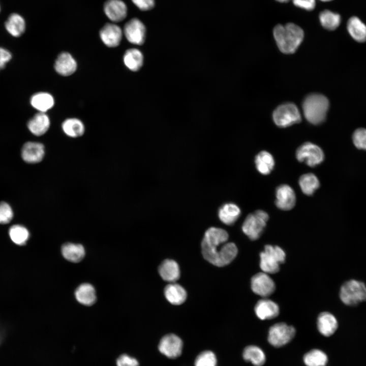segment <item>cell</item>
Instances as JSON below:
<instances>
[{
    "label": "cell",
    "mask_w": 366,
    "mask_h": 366,
    "mask_svg": "<svg viewBox=\"0 0 366 366\" xmlns=\"http://www.w3.org/2000/svg\"><path fill=\"white\" fill-rule=\"evenodd\" d=\"M352 139L357 149L366 150V129L360 128L356 129L352 134Z\"/></svg>",
    "instance_id": "obj_40"
},
{
    "label": "cell",
    "mask_w": 366,
    "mask_h": 366,
    "mask_svg": "<svg viewBox=\"0 0 366 366\" xmlns=\"http://www.w3.org/2000/svg\"><path fill=\"white\" fill-rule=\"evenodd\" d=\"M277 1H278L281 3H286L289 2L290 0H276Z\"/></svg>",
    "instance_id": "obj_46"
},
{
    "label": "cell",
    "mask_w": 366,
    "mask_h": 366,
    "mask_svg": "<svg viewBox=\"0 0 366 366\" xmlns=\"http://www.w3.org/2000/svg\"><path fill=\"white\" fill-rule=\"evenodd\" d=\"M122 36L121 28L114 23L106 24L100 31L101 40L109 47L117 46L121 40Z\"/></svg>",
    "instance_id": "obj_17"
},
{
    "label": "cell",
    "mask_w": 366,
    "mask_h": 366,
    "mask_svg": "<svg viewBox=\"0 0 366 366\" xmlns=\"http://www.w3.org/2000/svg\"><path fill=\"white\" fill-rule=\"evenodd\" d=\"M273 34L280 50L286 54L295 52L304 37L302 28L292 23L277 25Z\"/></svg>",
    "instance_id": "obj_1"
},
{
    "label": "cell",
    "mask_w": 366,
    "mask_h": 366,
    "mask_svg": "<svg viewBox=\"0 0 366 366\" xmlns=\"http://www.w3.org/2000/svg\"><path fill=\"white\" fill-rule=\"evenodd\" d=\"M4 339V331L0 327V345Z\"/></svg>",
    "instance_id": "obj_45"
},
{
    "label": "cell",
    "mask_w": 366,
    "mask_h": 366,
    "mask_svg": "<svg viewBox=\"0 0 366 366\" xmlns=\"http://www.w3.org/2000/svg\"><path fill=\"white\" fill-rule=\"evenodd\" d=\"M0 11H1V7H0Z\"/></svg>",
    "instance_id": "obj_48"
},
{
    "label": "cell",
    "mask_w": 366,
    "mask_h": 366,
    "mask_svg": "<svg viewBox=\"0 0 366 366\" xmlns=\"http://www.w3.org/2000/svg\"><path fill=\"white\" fill-rule=\"evenodd\" d=\"M50 125L48 116L45 113L39 112L28 120L26 128L32 135L40 137L48 131Z\"/></svg>",
    "instance_id": "obj_15"
},
{
    "label": "cell",
    "mask_w": 366,
    "mask_h": 366,
    "mask_svg": "<svg viewBox=\"0 0 366 366\" xmlns=\"http://www.w3.org/2000/svg\"><path fill=\"white\" fill-rule=\"evenodd\" d=\"M329 106V101L325 96L319 94H310L303 101L304 116L312 124H321L325 120Z\"/></svg>",
    "instance_id": "obj_2"
},
{
    "label": "cell",
    "mask_w": 366,
    "mask_h": 366,
    "mask_svg": "<svg viewBox=\"0 0 366 366\" xmlns=\"http://www.w3.org/2000/svg\"><path fill=\"white\" fill-rule=\"evenodd\" d=\"M5 27L7 32L14 37H19L25 32L26 23L24 18L20 14H11L5 22Z\"/></svg>",
    "instance_id": "obj_21"
},
{
    "label": "cell",
    "mask_w": 366,
    "mask_h": 366,
    "mask_svg": "<svg viewBox=\"0 0 366 366\" xmlns=\"http://www.w3.org/2000/svg\"><path fill=\"white\" fill-rule=\"evenodd\" d=\"M14 218V211L11 205L6 201H0V225L10 224Z\"/></svg>",
    "instance_id": "obj_39"
},
{
    "label": "cell",
    "mask_w": 366,
    "mask_h": 366,
    "mask_svg": "<svg viewBox=\"0 0 366 366\" xmlns=\"http://www.w3.org/2000/svg\"><path fill=\"white\" fill-rule=\"evenodd\" d=\"M62 127L65 134L71 138L80 137L85 131L84 126L82 122L75 118L66 119L62 124Z\"/></svg>",
    "instance_id": "obj_34"
},
{
    "label": "cell",
    "mask_w": 366,
    "mask_h": 366,
    "mask_svg": "<svg viewBox=\"0 0 366 366\" xmlns=\"http://www.w3.org/2000/svg\"><path fill=\"white\" fill-rule=\"evenodd\" d=\"M237 253V247L234 243H224L218 252L215 265L222 267L229 264L235 259Z\"/></svg>",
    "instance_id": "obj_25"
},
{
    "label": "cell",
    "mask_w": 366,
    "mask_h": 366,
    "mask_svg": "<svg viewBox=\"0 0 366 366\" xmlns=\"http://www.w3.org/2000/svg\"><path fill=\"white\" fill-rule=\"evenodd\" d=\"M166 299L171 304L179 305L185 301L187 294L185 289L179 284L174 283L167 285L164 289Z\"/></svg>",
    "instance_id": "obj_23"
},
{
    "label": "cell",
    "mask_w": 366,
    "mask_h": 366,
    "mask_svg": "<svg viewBox=\"0 0 366 366\" xmlns=\"http://www.w3.org/2000/svg\"><path fill=\"white\" fill-rule=\"evenodd\" d=\"M124 62L126 66L132 71H138L142 66L143 56L137 49L127 50L124 55Z\"/></svg>",
    "instance_id": "obj_33"
},
{
    "label": "cell",
    "mask_w": 366,
    "mask_h": 366,
    "mask_svg": "<svg viewBox=\"0 0 366 366\" xmlns=\"http://www.w3.org/2000/svg\"><path fill=\"white\" fill-rule=\"evenodd\" d=\"M276 205L280 209H292L296 203V196L293 189L287 185L279 186L276 192Z\"/></svg>",
    "instance_id": "obj_14"
},
{
    "label": "cell",
    "mask_w": 366,
    "mask_h": 366,
    "mask_svg": "<svg viewBox=\"0 0 366 366\" xmlns=\"http://www.w3.org/2000/svg\"><path fill=\"white\" fill-rule=\"evenodd\" d=\"M303 360L307 366H325L328 361L326 354L319 349H312L306 353Z\"/></svg>",
    "instance_id": "obj_36"
},
{
    "label": "cell",
    "mask_w": 366,
    "mask_h": 366,
    "mask_svg": "<svg viewBox=\"0 0 366 366\" xmlns=\"http://www.w3.org/2000/svg\"><path fill=\"white\" fill-rule=\"evenodd\" d=\"M184 343L180 337L174 333L163 335L158 344V350L164 356L170 359H175L181 355Z\"/></svg>",
    "instance_id": "obj_7"
},
{
    "label": "cell",
    "mask_w": 366,
    "mask_h": 366,
    "mask_svg": "<svg viewBox=\"0 0 366 366\" xmlns=\"http://www.w3.org/2000/svg\"><path fill=\"white\" fill-rule=\"evenodd\" d=\"M255 163L257 170L263 175L269 174L274 166L272 156L265 150L261 151L257 155Z\"/></svg>",
    "instance_id": "obj_32"
},
{
    "label": "cell",
    "mask_w": 366,
    "mask_h": 366,
    "mask_svg": "<svg viewBox=\"0 0 366 366\" xmlns=\"http://www.w3.org/2000/svg\"><path fill=\"white\" fill-rule=\"evenodd\" d=\"M46 155L45 146L43 143L36 140H28L21 146L20 156L26 164L35 165L41 163Z\"/></svg>",
    "instance_id": "obj_11"
},
{
    "label": "cell",
    "mask_w": 366,
    "mask_h": 366,
    "mask_svg": "<svg viewBox=\"0 0 366 366\" xmlns=\"http://www.w3.org/2000/svg\"><path fill=\"white\" fill-rule=\"evenodd\" d=\"M319 20L322 26L330 30L336 29L340 24L341 16L337 13L325 10L319 14Z\"/></svg>",
    "instance_id": "obj_37"
},
{
    "label": "cell",
    "mask_w": 366,
    "mask_h": 366,
    "mask_svg": "<svg viewBox=\"0 0 366 366\" xmlns=\"http://www.w3.org/2000/svg\"><path fill=\"white\" fill-rule=\"evenodd\" d=\"M243 359L251 362L255 366H262L266 361V356L263 351L259 347L254 345L248 346L242 352Z\"/></svg>",
    "instance_id": "obj_30"
},
{
    "label": "cell",
    "mask_w": 366,
    "mask_h": 366,
    "mask_svg": "<svg viewBox=\"0 0 366 366\" xmlns=\"http://www.w3.org/2000/svg\"><path fill=\"white\" fill-rule=\"evenodd\" d=\"M8 233L11 240L19 246L25 245L30 237L28 228L20 224H10Z\"/></svg>",
    "instance_id": "obj_27"
},
{
    "label": "cell",
    "mask_w": 366,
    "mask_h": 366,
    "mask_svg": "<svg viewBox=\"0 0 366 366\" xmlns=\"http://www.w3.org/2000/svg\"><path fill=\"white\" fill-rule=\"evenodd\" d=\"M269 219L266 212L258 210L247 216L243 222L242 230L251 240L258 239L262 233Z\"/></svg>",
    "instance_id": "obj_6"
},
{
    "label": "cell",
    "mask_w": 366,
    "mask_h": 366,
    "mask_svg": "<svg viewBox=\"0 0 366 366\" xmlns=\"http://www.w3.org/2000/svg\"><path fill=\"white\" fill-rule=\"evenodd\" d=\"M54 68L61 75L69 76L73 74L77 69V63L73 56L68 52H62L57 57Z\"/></svg>",
    "instance_id": "obj_19"
},
{
    "label": "cell",
    "mask_w": 366,
    "mask_h": 366,
    "mask_svg": "<svg viewBox=\"0 0 366 366\" xmlns=\"http://www.w3.org/2000/svg\"><path fill=\"white\" fill-rule=\"evenodd\" d=\"M274 123L281 128H285L301 120L300 112L297 106L292 103H286L279 106L272 114Z\"/></svg>",
    "instance_id": "obj_8"
},
{
    "label": "cell",
    "mask_w": 366,
    "mask_h": 366,
    "mask_svg": "<svg viewBox=\"0 0 366 366\" xmlns=\"http://www.w3.org/2000/svg\"><path fill=\"white\" fill-rule=\"evenodd\" d=\"M124 33L128 41L132 44L141 45L145 41L146 28L138 18L128 21L125 25Z\"/></svg>",
    "instance_id": "obj_12"
},
{
    "label": "cell",
    "mask_w": 366,
    "mask_h": 366,
    "mask_svg": "<svg viewBox=\"0 0 366 366\" xmlns=\"http://www.w3.org/2000/svg\"><path fill=\"white\" fill-rule=\"evenodd\" d=\"M296 159L300 162L310 167L320 164L324 160L323 150L318 145L311 142H306L296 150Z\"/></svg>",
    "instance_id": "obj_10"
},
{
    "label": "cell",
    "mask_w": 366,
    "mask_h": 366,
    "mask_svg": "<svg viewBox=\"0 0 366 366\" xmlns=\"http://www.w3.org/2000/svg\"><path fill=\"white\" fill-rule=\"evenodd\" d=\"M62 253L66 259L72 262L80 261L85 256V250L81 245L69 242L62 246Z\"/></svg>",
    "instance_id": "obj_31"
},
{
    "label": "cell",
    "mask_w": 366,
    "mask_h": 366,
    "mask_svg": "<svg viewBox=\"0 0 366 366\" xmlns=\"http://www.w3.org/2000/svg\"><path fill=\"white\" fill-rule=\"evenodd\" d=\"M298 183L302 192L308 196L313 195L320 187L318 177L310 173L302 175L299 179Z\"/></svg>",
    "instance_id": "obj_35"
},
{
    "label": "cell",
    "mask_w": 366,
    "mask_h": 366,
    "mask_svg": "<svg viewBox=\"0 0 366 366\" xmlns=\"http://www.w3.org/2000/svg\"><path fill=\"white\" fill-rule=\"evenodd\" d=\"M295 6L308 11L313 10L315 7V0H292Z\"/></svg>",
    "instance_id": "obj_44"
},
{
    "label": "cell",
    "mask_w": 366,
    "mask_h": 366,
    "mask_svg": "<svg viewBox=\"0 0 366 366\" xmlns=\"http://www.w3.org/2000/svg\"><path fill=\"white\" fill-rule=\"evenodd\" d=\"M31 106L39 112L45 113L54 105V100L51 95L46 92L34 94L30 99Z\"/></svg>",
    "instance_id": "obj_26"
},
{
    "label": "cell",
    "mask_w": 366,
    "mask_h": 366,
    "mask_svg": "<svg viewBox=\"0 0 366 366\" xmlns=\"http://www.w3.org/2000/svg\"><path fill=\"white\" fill-rule=\"evenodd\" d=\"M133 4L142 11H148L155 6V0H132Z\"/></svg>",
    "instance_id": "obj_43"
},
{
    "label": "cell",
    "mask_w": 366,
    "mask_h": 366,
    "mask_svg": "<svg viewBox=\"0 0 366 366\" xmlns=\"http://www.w3.org/2000/svg\"><path fill=\"white\" fill-rule=\"evenodd\" d=\"M241 211L239 207L233 203H227L220 207L218 217L220 221L227 225L233 224L239 218Z\"/></svg>",
    "instance_id": "obj_24"
},
{
    "label": "cell",
    "mask_w": 366,
    "mask_h": 366,
    "mask_svg": "<svg viewBox=\"0 0 366 366\" xmlns=\"http://www.w3.org/2000/svg\"><path fill=\"white\" fill-rule=\"evenodd\" d=\"M296 330L294 327L280 322L271 326L268 331V341L275 347H281L289 343L294 337Z\"/></svg>",
    "instance_id": "obj_9"
},
{
    "label": "cell",
    "mask_w": 366,
    "mask_h": 366,
    "mask_svg": "<svg viewBox=\"0 0 366 366\" xmlns=\"http://www.w3.org/2000/svg\"><path fill=\"white\" fill-rule=\"evenodd\" d=\"M260 257V267L263 272L275 273L280 270V265L285 262L286 254L278 246L266 245Z\"/></svg>",
    "instance_id": "obj_5"
},
{
    "label": "cell",
    "mask_w": 366,
    "mask_h": 366,
    "mask_svg": "<svg viewBox=\"0 0 366 366\" xmlns=\"http://www.w3.org/2000/svg\"><path fill=\"white\" fill-rule=\"evenodd\" d=\"M104 11L112 21H123L127 15V7L121 0H107L104 5Z\"/></svg>",
    "instance_id": "obj_16"
},
{
    "label": "cell",
    "mask_w": 366,
    "mask_h": 366,
    "mask_svg": "<svg viewBox=\"0 0 366 366\" xmlns=\"http://www.w3.org/2000/svg\"><path fill=\"white\" fill-rule=\"evenodd\" d=\"M117 366H140L138 360L127 354L120 355L116 359Z\"/></svg>",
    "instance_id": "obj_41"
},
{
    "label": "cell",
    "mask_w": 366,
    "mask_h": 366,
    "mask_svg": "<svg viewBox=\"0 0 366 366\" xmlns=\"http://www.w3.org/2000/svg\"><path fill=\"white\" fill-rule=\"evenodd\" d=\"M321 1H323V2H329V1H331L332 0H321Z\"/></svg>",
    "instance_id": "obj_47"
},
{
    "label": "cell",
    "mask_w": 366,
    "mask_h": 366,
    "mask_svg": "<svg viewBox=\"0 0 366 366\" xmlns=\"http://www.w3.org/2000/svg\"><path fill=\"white\" fill-rule=\"evenodd\" d=\"M12 58V53L9 50L0 47V71L6 67Z\"/></svg>",
    "instance_id": "obj_42"
},
{
    "label": "cell",
    "mask_w": 366,
    "mask_h": 366,
    "mask_svg": "<svg viewBox=\"0 0 366 366\" xmlns=\"http://www.w3.org/2000/svg\"><path fill=\"white\" fill-rule=\"evenodd\" d=\"M340 298L346 305L354 306L366 301V286L364 283L350 280L344 283L340 291Z\"/></svg>",
    "instance_id": "obj_4"
},
{
    "label": "cell",
    "mask_w": 366,
    "mask_h": 366,
    "mask_svg": "<svg viewBox=\"0 0 366 366\" xmlns=\"http://www.w3.org/2000/svg\"><path fill=\"white\" fill-rule=\"evenodd\" d=\"M216 353L211 350H204L199 352L194 360V366H218Z\"/></svg>",
    "instance_id": "obj_38"
},
{
    "label": "cell",
    "mask_w": 366,
    "mask_h": 366,
    "mask_svg": "<svg viewBox=\"0 0 366 366\" xmlns=\"http://www.w3.org/2000/svg\"><path fill=\"white\" fill-rule=\"evenodd\" d=\"M251 288L255 294L266 297L273 293L276 286L273 280L268 273L261 272L252 278Z\"/></svg>",
    "instance_id": "obj_13"
},
{
    "label": "cell",
    "mask_w": 366,
    "mask_h": 366,
    "mask_svg": "<svg viewBox=\"0 0 366 366\" xmlns=\"http://www.w3.org/2000/svg\"><path fill=\"white\" fill-rule=\"evenodd\" d=\"M76 299L85 306H92L96 301V294L94 287L89 284L80 285L75 293Z\"/></svg>",
    "instance_id": "obj_29"
},
{
    "label": "cell",
    "mask_w": 366,
    "mask_h": 366,
    "mask_svg": "<svg viewBox=\"0 0 366 366\" xmlns=\"http://www.w3.org/2000/svg\"><path fill=\"white\" fill-rule=\"evenodd\" d=\"M255 312L257 316L261 320L271 319L278 316L279 308L272 300L262 299L256 304Z\"/></svg>",
    "instance_id": "obj_18"
},
{
    "label": "cell",
    "mask_w": 366,
    "mask_h": 366,
    "mask_svg": "<svg viewBox=\"0 0 366 366\" xmlns=\"http://www.w3.org/2000/svg\"><path fill=\"white\" fill-rule=\"evenodd\" d=\"M347 29L356 41L360 43L366 41V25L358 17L353 16L348 20Z\"/></svg>",
    "instance_id": "obj_28"
},
{
    "label": "cell",
    "mask_w": 366,
    "mask_h": 366,
    "mask_svg": "<svg viewBox=\"0 0 366 366\" xmlns=\"http://www.w3.org/2000/svg\"><path fill=\"white\" fill-rule=\"evenodd\" d=\"M338 323L336 317L330 313L324 312L319 315L317 328L321 334L325 337L333 334L337 329Z\"/></svg>",
    "instance_id": "obj_20"
},
{
    "label": "cell",
    "mask_w": 366,
    "mask_h": 366,
    "mask_svg": "<svg viewBox=\"0 0 366 366\" xmlns=\"http://www.w3.org/2000/svg\"><path fill=\"white\" fill-rule=\"evenodd\" d=\"M159 273L164 281L174 283L179 278V267L175 261L166 259L160 265Z\"/></svg>",
    "instance_id": "obj_22"
},
{
    "label": "cell",
    "mask_w": 366,
    "mask_h": 366,
    "mask_svg": "<svg viewBox=\"0 0 366 366\" xmlns=\"http://www.w3.org/2000/svg\"><path fill=\"white\" fill-rule=\"evenodd\" d=\"M228 239L227 232L220 228L210 227L205 232L201 242L203 257L209 263L215 265L219 248Z\"/></svg>",
    "instance_id": "obj_3"
}]
</instances>
